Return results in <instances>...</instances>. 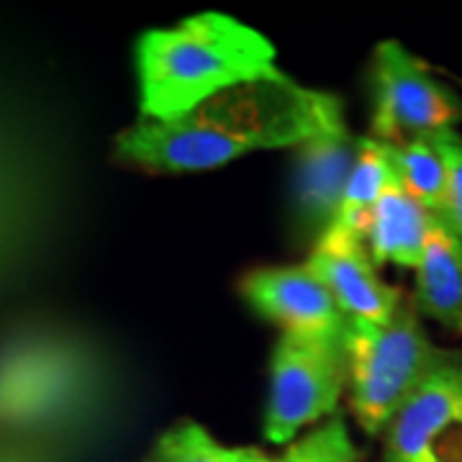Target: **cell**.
I'll return each instance as SVG.
<instances>
[{"label": "cell", "instance_id": "cell-14", "mask_svg": "<svg viewBox=\"0 0 462 462\" xmlns=\"http://www.w3.org/2000/svg\"><path fill=\"white\" fill-rule=\"evenodd\" d=\"M252 447H226L193 419H182L157 437L147 462H249Z\"/></svg>", "mask_w": 462, "mask_h": 462}, {"label": "cell", "instance_id": "cell-7", "mask_svg": "<svg viewBox=\"0 0 462 462\" xmlns=\"http://www.w3.org/2000/svg\"><path fill=\"white\" fill-rule=\"evenodd\" d=\"M303 264L329 291L346 321L383 327L406 300L401 288L380 278L363 239L334 226L319 236Z\"/></svg>", "mask_w": 462, "mask_h": 462}, {"label": "cell", "instance_id": "cell-8", "mask_svg": "<svg viewBox=\"0 0 462 462\" xmlns=\"http://www.w3.org/2000/svg\"><path fill=\"white\" fill-rule=\"evenodd\" d=\"M357 152L360 136L346 126L319 134L293 149L291 221L309 247H314L319 236L334 224Z\"/></svg>", "mask_w": 462, "mask_h": 462}, {"label": "cell", "instance_id": "cell-15", "mask_svg": "<svg viewBox=\"0 0 462 462\" xmlns=\"http://www.w3.org/2000/svg\"><path fill=\"white\" fill-rule=\"evenodd\" d=\"M282 462H363L342 416H331L303 439L288 445Z\"/></svg>", "mask_w": 462, "mask_h": 462}, {"label": "cell", "instance_id": "cell-6", "mask_svg": "<svg viewBox=\"0 0 462 462\" xmlns=\"http://www.w3.org/2000/svg\"><path fill=\"white\" fill-rule=\"evenodd\" d=\"M383 462H462V357L449 352L383 431Z\"/></svg>", "mask_w": 462, "mask_h": 462}, {"label": "cell", "instance_id": "cell-9", "mask_svg": "<svg viewBox=\"0 0 462 462\" xmlns=\"http://www.w3.org/2000/svg\"><path fill=\"white\" fill-rule=\"evenodd\" d=\"M242 298L257 316L296 337H342L345 314L306 264L257 267L239 282Z\"/></svg>", "mask_w": 462, "mask_h": 462}, {"label": "cell", "instance_id": "cell-5", "mask_svg": "<svg viewBox=\"0 0 462 462\" xmlns=\"http://www.w3.org/2000/svg\"><path fill=\"white\" fill-rule=\"evenodd\" d=\"M370 134L383 144H401L457 129L462 98L439 83L419 57L396 39L380 42L370 62Z\"/></svg>", "mask_w": 462, "mask_h": 462}, {"label": "cell", "instance_id": "cell-11", "mask_svg": "<svg viewBox=\"0 0 462 462\" xmlns=\"http://www.w3.org/2000/svg\"><path fill=\"white\" fill-rule=\"evenodd\" d=\"M431 224L434 216L411 199L401 182L393 180L373 208L363 242L375 267L396 264L403 270H416Z\"/></svg>", "mask_w": 462, "mask_h": 462}, {"label": "cell", "instance_id": "cell-13", "mask_svg": "<svg viewBox=\"0 0 462 462\" xmlns=\"http://www.w3.org/2000/svg\"><path fill=\"white\" fill-rule=\"evenodd\" d=\"M396 180L403 190L416 199L431 216H442L445 211V160L434 139H411L401 144H385Z\"/></svg>", "mask_w": 462, "mask_h": 462}, {"label": "cell", "instance_id": "cell-2", "mask_svg": "<svg viewBox=\"0 0 462 462\" xmlns=\"http://www.w3.org/2000/svg\"><path fill=\"white\" fill-rule=\"evenodd\" d=\"M139 111L172 121L236 85L275 75L273 42L239 18L203 11L136 39Z\"/></svg>", "mask_w": 462, "mask_h": 462}, {"label": "cell", "instance_id": "cell-1", "mask_svg": "<svg viewBox=\"0 0 462 462\" xmlns=\"http://www.w3.org/2000/svg\"><path fill=\"white\" fill-rule=\"evenodd\" d=\"M345 126L342 100L303 88L278 69L224 90L180 118H139L116 136V154L149 172L193 175L260 149H296Z\"/></svg>", "mask_w": 462, "mask_h": 462}, {"label": "cell", "instance_id": "cell-4", "mask_svg": "<svg viewBox=\"0 0 462 462\" xmlns=\"http://www.w3.org/2000/svg\"><path fill=\"white\" fill-rule=\"evenodd\" d=\"M346 391L342 337L281 334L270 357L264 439L293 445L298 431L334 416Z\"/></svg>", "mask_w": 462, "mask_h": 462}, {"label": "cell", "instance_id": "cell-17", "mask_svg": "<svg viewBox=\"0 0 462 462\" xmlns=\"http://www.w3.org/2000/svg\"><path fill=\"white\" fill-rule=\"evenodd\" d=\"M249 462H282V460H278V457H270V455H264V452H260V449H254V447H252Z\"/></svg>", "mask_w": 462, "mask_h": 462}, {"label": "cell", "instance_id": "cell-10", "mask_svg": "<svg viewBox=\"0 0 462 462\" xmlns=\"http://www.w3.org/2000/svg\"><path fill=\"white\" fill-rule=\"evenodd\" d=\"M413 273L416 285L411 298L419 314L462 334V242L437 216Z\"/></svg>", "mask_w": 462, "mask_h": 462}, {"label": "cell", "instance_id": "cell-12", "mask_svg": "<svg viewBox=\"0 0 462 462\" xmlns=\"http://www.w3.org/2000/svg\"><path fill=\"white\" fill-rule=\"evenodd\" d=\"M393 180H396V172H393L385 144L363 134L360 136L357 162L352 167L345 196H342L339 211H337V218H334L331 226L363 239L365 226L370 221L373 208L378 206L380 196L388 190V185Z\"/></svg>", "mask_w": 462, "mask_h": 462}, {"label": "cell", "instance_id": "cell-16", "mask_svg": "<svg viewBox=\"0 0 462 462\" xmlns=\"http://www.w3.org/2000/svg\"><path fill=\"white\" fill-rule=\"evenodd\" d=\"M445 160V211L442 221L460 236L462 242V134L457 129H447L431 136Z\"/></svg>", "mask_w": 462, "mask_h": 462}, {"label": "cell", "instance_id": "cell-3", "mask_svg": "<svg viewBox=\"0 0 462 462\" xmlns=\"http://www.w3.org/2000/svg\"><path fill=\"white\" fill-rule=\"evenodd\" d=\"M342 342L349 411L370 437L385 431L401 406L449 355L431 342L409 296L383 327L346 321Z\"/></svg>", "mask_w": 462, "mask_h": 462}]
</instances>
